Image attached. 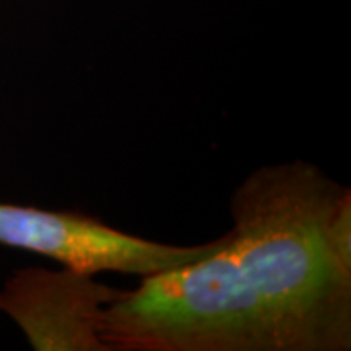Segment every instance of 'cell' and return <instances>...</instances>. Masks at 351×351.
<instances>
[{
  "instance_id": "6da1fadb",
  "label": "cell",
  "mask_w": 351,
  "mask_h": 351,
  "mask_svg": "<svg viewBox=\"0 0 351 351\" xmlns=\"http://www.w3.org/2000/svg\"><path fill=\"white\" fill-rule=\"evenodd\" d=\"M351 191L317 166H263L236 189L221 247L143 276L104 309L114 351H348Z\"/></svg>"
},
{
  "instance_id": "7a4b0ae2",
  "label": "cell",
  "mask_w": 351,
  "mask_h": 351,
  "mask_svg": "<svg viewBox=\"0 0 351 351\" xmlns=\"http://www.w3.org/2000/svg\"><path fill=\"white\" fill-rule=\"evenodd\" d=\"M223 243L225 236L199 245L163 244L85 213L0 202V244L52 258L78 274L117 271L143 278L207 257Z\"/></svg>"
},
{
  "instance_id": "3957f363",
  "label": "cell",
  "mask_w": 351,
  "mask_h": 351,
  "mask_svg": "<svg viewBox=\"0 0 351 351\" xmlns=\"http://www.w3.org/2000/svg\"><path fill=\"white\" fill-rule=\"evenodd\" d=\"M122 293L95 282L93 275L26 267L0 289V313L38 351H111L101 340L99 324L104 309Z\"/></svg>"
}]
</instances>
